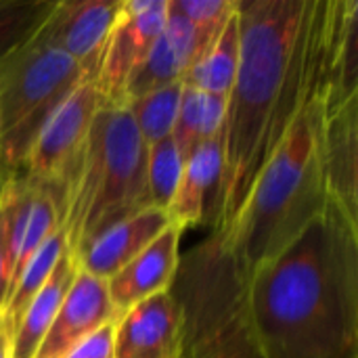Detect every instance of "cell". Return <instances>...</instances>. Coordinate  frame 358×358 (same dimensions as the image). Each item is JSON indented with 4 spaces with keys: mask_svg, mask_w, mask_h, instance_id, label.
Returning <instances> with one entry per match:
<instances>
[{
    "mask_svg": "<svg viewBox=\"0 0 358 358\" xmlns=\"http://www.w3.org/2000/svg\"><path fill=\"white\" fill-rule=\"evenodd\" d=\"M237 15L241 44L222 128L218 237L327 69L334 0H237Z\"/></svg>",
    "mask_w": 358,
    "mask_h": 358,
    "instance_id": "obj_1",
    "label": "cell"
},
{
    "mask_svg": "<svg viewBox=\"0 0 358 358\" xmlns=\"http://www.w3.org/2000/svg\"><path fill=\"white\" fill-rule=\"evenodd\" d=\"M260 358H358V220L325 210L248 277Z\"/></svg>",
    "mask_w": 358,
    "mask_h": 358,
    "instance_id": "obj_2",
    "label": "cell"
},
{
    "mask_svg": "<svg viewBox=\"0 0 358 358\" xmlns=\"http://www.w3.org/2000/svg\"><path fill=\"white\" fill-rule=\"evenodd\" d=\"M325 84L327 69L264 162L235 222L220 237L248 277L281 254L325 210L327 189L321 164Z\"/></svg>",
    "mask_w": 358,
    "mask_h": 358,
    "instance_id": "obj_3",
    "label": "cell"
},
{
    "mask_svg": "<svg viewBox=\"0 0 358 358\" xmlns=\"http://www.w3.org/2000/svg\"><path fill=\"white\" fill-rule=\"evenodd\" d=\"M147 208V145L124 105H103L67 191V252L78 258L105 231Z\"/></svg>",
    "mask_w": 358,
    "mask_h": 358,
    "instance_id": "obj_4",
    "label": "cell"
},
{
    "mask_svg": "<svg viewBox=\"0 0 358 358\" xmlns=\"http://www.w3.org/2000/svg\"><path fill=\"white\" fill-rule=\"evenodd\" d=\"M170 292L182 310L180 358H260L248 313V275L212 233L180 258Z\"/></svg>",
    "mask_w": 358,
    "mask_h": 358,
    "instance_id": "obj_5",
    "label": "cell"
},
{
    "mask_svg": "<svg viewBox=\"0 0 358 358\" xmlns=\"http://www.w3.org/2000/svg\"><path fill=\"white\" fill-rule=\"evenodd\" d=\"M94 80L57 48L34 38L0 61V172L21 166L46 122L84 82Z\"/></svg>",
    "mask_w": 358,
    "mask_h": 358,
    "instance_id": "obj_6",
    "label": "cell"
},
{
    "mask_svg": "<svg viewBox=\"0 0 358 358\" xmlns=\"http://www.w3.org/2000/svg\"><path fill=\"white\" fill-rule=\"evenodd\" d=\"M103 105L105 101L96 80H84L46 122L21 166L19 174L29 182L44 187L61 206L63 214L73 170Z\"/></svg>",
    "mask_w": 358,
    "mask_h": 358,
    "instance_id": "obj_7",
    "label": "cell"
},
{
    "mask_svg": "<svg viewBox=\"0 0 358 358\" xmlns=\"http://www.w3.org/2000/svg\"><path fill=\"white\" fill-rule=\"evenodd\" d=\"M166 17L168 0H124L96 73L105 105H124L126 88L157 40Z\"/></svg>",
    "mask_w": 358,
    "mask_h": 358,
    "instance_id": "obj_8",
    "label": "cell"
},
{
    "mask_svg": "<svg viewBox=\"0 0 358 358\" xmlns=\"http://www.w3.org/2000/svg\"><path fill=\"white\" fill-rule=\"evenodd\" d=\"M124 0H57L34 40L61 50L88 78L96 80L107 40L122 15Z\"/></svg>",
    "mask_w": 358,
    "mask_h": 358,
    "instance_id": "obj_9",
    "label": "cell"
},
{
    "mask_svg": "<svg viewBox=\"0 0 358 358\" xmlns=\"http://www.w3.org/2000/svg\"><path fill=\"white\" fill-rule=\"evenodd\" d=\"M321 164L327 199L358 220V92L323 96Z\"/></svg>",
    "mask_w": 358,
    "mask_h": 358,
    "instance_id": "obj_10",
    "label": "cell"
},
{
    "mask_svg": "<svg viewBox=\"0 0 358 358\" xmlns=\"http://www.w3.org/2000/svg\"><path fill=\"white\" fill-rule=\"evenodd\" d=\"M182 310L176 296L159 292L113 323V358H180Z\"/></svg>",
    "mask_w": 358,
    "mask_h": 358,
    "instance_id": "obj_11",
    "label": "cell"
},
{
    "mask_svg": "<svg viewBox=\"0 0 358 358\" xmlns=\"http://www.w3.org/2000/svg\"><path fill=\"white\" fill-rule=\"evenodd\" d=\"M115 321L117 317L105 281L78 271L76 281L63 298L57 317L34 358H65L101 327Z\"/></svg>",
    "mask_w": 358,
    "mask_h": 358,
    "instance_id": "obj_12",
    "label": "cell"
},
{
    "mask_svg": "<svg viewBox=\"0 0 358 358\" xmlns=\"http://www.w3.org/2000/svg\"><path fill=\"white\" fill-rule=\"evenodd\" d=\"M212 40L214 38L203 36L187 19H182L178 13H174L168 2L166 23H164L157 40L153 42L149 55L145 57L143 65L130 80V84L126 88L124 105L130 99H136L151 90L182 82L185 76L189 73V69L193 67V63L212 44Z\"/></svg>",
    "mask_w": 358,
    "mask_h": 358,
    "instance_id": "obj_13",
    "label": "cell"
},
{
    "mask_svg": "<svg viewBox=\"0 0 358 358\" xmlns=\"http://www.w3.org/2000/svg\"><path fill=\"white\" fill-rule=\"evenodd\" d=\"M180 239L182 231L170 224L134 260L105 281L117 319L138 302L170 289L180 262Z\"/></svg>",
    "mask_w": 358,
    "mask_h": 358,
    "instance_id": "obj_14",
    "label": "cell"
},
{
    "mask_svg": "<svg viewBox=\"0 0 358 358\" xmlns=\"http://www.w3.org/2000/svg\"><path fill=\"white\" fill-rule=\"evenodd\" d=\"M222 166V134L199 145L185 159L176 193L166 210L170 222L182 233L203 222L216 224Z\"/></svg>",
    "mask_w": 358,
    "mask_h": 358,
    "instance_id": "obj_15",
    "label": "cell"
},
{
    "mask_svg": "<svg viewBox=\"0 0 358 358\" xmlns=\"http://www.w3.org/2000/svg\"><path fill=\"white\" fill-rule=\"evenodd\" d=\"M172 222L166 212L157 208H147L94 239L76 258L78 268L99 281H107L130 260H134Z\"/></svg>",
    "mask_w": 358,
    "mask_h": 358,
    "instance_id": "obj_16",
    "label": "cell"
},
{
    "mask_svg": "<svg viewBox=\"0 0 358 358\" xmlns=\"http://www.w3.org/2000/svg\"><path fill=\"white\" fill-rule=\"evenodd\" d=\"M78 262L76 258L65 250L59 258L55 271L50 273L44 287L38 292V296L31 300L27 310L21 317V323L17 325L13 338H10V358H34L42 340L46 338L57 310L67 296L71 283L78 275Z\"/></svg>",
    "mask_w": 358,
    "mask_h": 358,
    "instance_id": "obj_17",
    "label": "cell"
},
{
    "mask_svg": "<svg viewBox=\"0 0 358 358\" xmlns=\"http://www.w3.org/2000/svg\"><path fill=\"white\" fill-rule=\"evenodd\" d=\"M239 15L237 10L227 19L218 36L206 48V52L193 63L182 84L201 92L227 96L233 88L237 65H239Z\"/></svg>",
    "mask_w": 358,
    "mask_h": 358,
    "instance_id": "obj_18",
    "label": "cell"
},
{
    "mask_svg": "<svg viewBox=\"0 0 358 358\" xmlns=\"http://www.w3.org/2000/svg\"><path fill=\"white\" fill-rule=\"evenodd\" d=\"M227 115V96L201 92L182 84L180 107L172 130V141L187 159L199 145L222 134Z\"/></svg>",
    "mask_w": 358,
    "mask_h": 358,
    "instance_id": "obj_19",
    "label": "cell"
},
{
    "mask_svg": "<svg viewBox=\"0 0 358 358\" xmlns=\"http://www.w3.org/2000/svg\"><path fill=\"white\" fill-rule=\"evenodd\" d=\"M65 250H67V241H65V233L61 229L44 241V245L34 254V258L27 262V266L21 271V275L8 289L4 306L0 310V321L4 323L10 338H13L17 325L21 323L23 313L27 310L31 300L38 296V292L48 281L50 273L55 271V266Z\"/></svg>",
    "mask_w": 358,
    "mask_h": 358,
    "instance_id": "obj_20",
    "label": "cell"
},
{
    "mask_svg": "<svg viewBox=\"0 0 358 358\" xmlns=\"http://www.w3.org/2000/svg\"><path fill=\"white\" fill-rule=\"evenodd\" d=\"M180 96H182V82L151 90L147 94H141L136 99H130L124 107L130 111L132 122L147 147L170 138L178 107H180Z\"/></svg>",
    "mask_w": 358,
    "mask_h": 358,
    "instance_id": "obj_21",
    "label": "cell"
},
{
    "mask_svg": "<svg viewBox=\"0 0 358 358\" xmlns=\"http://www.w3.org/2000/svg\"><path fill=\"white\" fill-rule=\"evenodd\" d=\"M57 0H0V61L27 44Z\"/></svg>",
    "mask_w": 358,
    "mask_h": 358,
    "instance_id": "obj_22",
    "label": "cell"
},
{
    "mask_svg": "<svg viewBox=\"0 0 358 358\" xmlns=\"http://www.w3.org/2000/svg\"><path fill=\"white\" fill-rule=\"evenodd\" d=\"M182 166L185 159L172 136L147 147V189L151 208L162 212L168 210L182 174Z\"/></svg>",
    "mask_w": 358,
    "mask_h": 358,
    "instance_id": "obj_23",
    "label": "cell"
},
{
    "mask_svg": "<svg viewBox=\"0 0 358 358\" xmlns=\"http://www.w3.org/2000/svg\"><path fill=\"white\" fill-rule=\"evenodd\" d=\"M170 8L208 38H216L227 19L237 10V0H168Z\"/></svg>",
    "mask_w": 358,
    "mask_h": 358,
    "instance_id": "obj_24",
    "label": "cell"
},
{
    "mask_svg": "<svg viewBox=\"0 0 358 358\" xmlns=\"http://www.w3.org/2000/svg\"><path fill=\"white\" fill-rule=\"evenodd\" d=\"M65 358H113V323L101 327Z\"/></svg>",
    "mask_w": 358,
    "mask_h": 358,
    "instance_id": "obj_25",
    "label": "cell"
},
{
    "mask_svg": "<svg viewBox=\"0 0 358 358\" xmlns=\"http://www.w3.org/2000/svg\"><path fill=\"white\" fill-rule=\"evenodd\" d=\"M10 281V241H8V218L0 195V310L6 300Z\"/></svg>",
    "mask_w": 358,
    "mask_h": 358,
    "instance_id": "obj_26",
    "label": "cell"
},
{
    "mask_svg": "<svg viewBox=\"0 0 358 358\" xmlns=\"http://www.w3.org/2000/svg\"><path fill=\"white\" fill-rule=\"evenodd\" d=\"M0 358H10V334L0 321Z\"/></svg>",
    "mask_w": 358,
    "mask_h": 358,
    "instance_id": "obj_27",
    "label": "cell"
},
{
    "mask_svg": "<svg viewBox=\"0 0 358 358\" xmlns=\"http://www.w3.org/2000/svg\"><path fill=\"white\" fill-rule=\"evenodd\" d=\"M4 182H6V178L2 176V172H0V195H2V189H4Z\"/></svg>",
    "mask_w": 358,
    "mask_h": 358,
    "instance_id": "obj_28",
    "label": "cell"
}]
</instances>
